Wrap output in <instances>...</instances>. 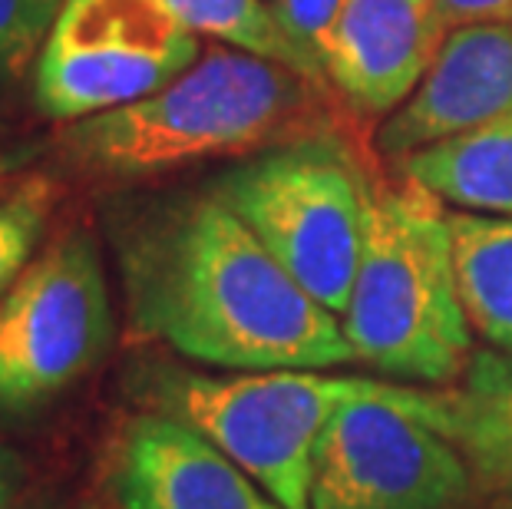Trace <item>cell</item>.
Returning <instances> with one entry per match:
<instances>
[{
	"instance_id": "cell-1",
	"label": "cell",
	"mask_w": 512,
	"mask_h": 509,
	"mask_svg": "<svg viewBox=\"0 0 512 509\" xmlns=\"http://www.w3.org/2000/svg\"><path fill=\"white\" fill-rule=\"evenodd\" d=\"M136 338L225 371L354 361L344 324L294 281L219 192L116 209L110 225Z\"/></svg>"
},
{
	"instance_id": "cell-2",
	"label": "cell",
	"mask_w": 512,
	"mask_h": 509,
	"mask_svg": "<svg viewBox=\"0 0 512 509\" xmlns=\"http://www.w3.org/2000/svg\"><path fill=\"white\" fill-rule=\"evenodd\" d=\"M334 139L331 93L278 60L212 43L162 90L76 119L63 153L96 179L133 182L219 156Z\"/></svg>"
},
{
	"instance_id": "cell-3",
	"label": "cell",
	"mask_w": 512,
	"mask_h": 509,
	"mask_svg": "<svg viewBox=\"0 0 512 509\" xmlns=\"http://www.w3.org/2000/svg\"><path fill=\"white\" fill-rule=\"evenodd\" d=\"M354 361L410 384H450L473 357L450 212L417 182L370 192L357 281L341 314Z\"/></svg>"
},
{
	"instance_id": "cell-4",
	"label": "cell",
	"mask_w": 512,
	"mask_h": 509,
	"mask_svg": "<svg viewBox=\"0 0 512 509\" xmlns=\"http://www.w3.org/2000/svg\"><path fill=\"white\" fill-rule=\"evenodd\" d=\"M281 268L337 318L361 268L370 192L337 139L265 149L212 186Z\"/></svg>"
},
{
	"instance_id": "cell-5",
	"label": "cell",
	"mask_w": 512,
	"mask_h": 509,
	"mask_svg": "<svg viewBox=\"0 0 512 509\" xmlns=\"http://www.w3.org/2000/svg\"><path fill=\"white\" fill-rule=\"evenodd\" d=\"M384 381L314 371H238L225 377L159 371L152 407L209 437L271 500L311 509L314 453L334 410Z\"/></svg>"
},
{
	"instance_id": "cell-6",
	"label": "cell",
	"mask_w": 512,
	"mask_h": 509,
	"mask_svg": "<svg viewBox=\"0 0 512 509\" xmlns=\"http://www.w3.org/2000/svg\"><path fill=\"white\" fill-rule=\"evenodd\" d=\"M440 424V391L380 384L344 400L314 453L311 509H466L476 480Z\"/></svg>"
},
{
	"instance_id": "cell-7",
	"label": "cell",
	"mask_w": 512,
	"mask_h": 509,
	"mask_svg": "<svg viewBox=\"0 0 512 509\" xmlns=\"http://www.w3.org/2000/svg\"><path fill=\"white\" fill-rule=\"evenodd\" d=\"M113 308L100 245L67 229L0 298V410L24 414L103 361Z\"/></svg>"
},
{
	"instance_id": "cell-8",
	"label": "cell",
	"mask_w": 512,
	"mask_h": 509,
	"mask_svg": "<svg viewBox=\"0 0 512 509\" xmlns=\"http://www.w3.org/2000/svg\"><path fill=\"white\" fill-rule=\"evenodd\" d=\"M202 57L169 0H63L34 67V96L53 123H76L162 90Z\"/></svg>"
},
{
	"instance_id": "cell-9",
	"label": "cell",
	"mask_w": 512,
	"mask_h": 509,
	"mask_svg": "<svg viewBox=\"0 0 512 509\" xmlns=\"http://www.w3.org/2000/svg\"><path fill=\"white\" fill-rule=\"evenodd\" d=\"M512 113V20L456 27L423 80L377 129V153L400 162Z\"/></svg>"
},
{
	"instance_id": "cell-10",
	"label": "cell",
	"mask_w": 512,
	"mask_h": 509,
	"mask_svg": "<svg viewBox=\"0 0 512 509\" xmlns=\"http://www.w3.org/2000/svg\"><path fill=\"white\" fill-rule=\"evenodd\" d=\"M106 490L116 509H285L209 437L159 410L119 427Z\"/></svg>"
},
{
	"instance_id": "cell-11",
	"label": "cell",
	"mask_w": 512,
	"mask_h": 509,
	"mask_svg": "<svg viewBox=\"0 0 512 509\" xmlns=\"http://www.w3.org/2000/svg\"><path fill=\"white\" fill-rule=\"evenodd\" d=\"M443 37L437 0H341L324 73L357 116H390L423 80Z\"/></svg>"
},
{
	"instance_id": "cell-12",
	"label": "cell",
	"mask_w": 512,
	"mask_h": 509,
	"mask_svg": "<svg viewBox=\"0 0 512 509\" xmlns=\"http://www.w3.org/2000/svg\"><path fill=\"white\" fill-rule=\"evenodd\" d=\"M440 394V430L463 453L473 480L512 503V354L473 351L460 384Z\"/></svg>"
},
{
	"instance_id": "cell-13",
	"label": "cell",
	"mask_w": 512,
	"mask_h": 509,
	"mask_svg": "<svg viewBox=\"0 0 512 509\" xmlns=\"http://www.w3.org/2000/svg\"><path fill=\"white\" fill-rule=\"evenodd\" d=\"M400 176L456 212L512 219V113L403 159Z\"/></svg>"
},
{
	"instance_id": "cell-14",
	"label": "cell",
	"mask_w": 512,
	"mask_h": 509,
	"mask_svg": "<svg viewBox=\"0 0 512 509\" xmlns=\"http://www.w3.org/2000/svg\"><path fill=\"white\" fill-rule=\"evenodd\" d=\"M460 298L473 334L512 354V219L483 212H450Z\"/></svg>"
},
{
	"instance_id": "cell-15",
	"label": "cell",
	"mask_w": 512,
	"mask_h": 509,
	"mask_svg": "<svg viewBox=\"0 0 512 509\" xmlns=\"http://www.w3.org/2000/svg\"><path fill=\"white\" fill-rule=\"evenodd\" d=\"M53 205L57 186L43 172H14L0 179V298L37 258Z\"/></svg>"
},
{
	"instance_id": "cell-16",
	"label": "cell",
	"mask_w": 512,
	"mask_h": 509,
	"mask_svg": "<svg viewBox=\"0 0 512 509\" xmlns=\"http://www.w3.org/2000/svg\"><path fill=\"white\" fill-rule=\"evenodd\" d=\"M169 4L182 24L199 37H212L215 43L278 60L301 73L298 57L281 37L265 0H169Z\"/></svg>"
},
{
	"instance_id": "cell-17",
	"label": "cell",
	"mask_w": 512,
	"mask_h": 509,
	"mask_svg": "<svg viewBox=\"0 0 512 509\" xmlns=\"http://www.w3.org/2000/svg\"><path fill=\"white\" fill-rule=\"evenodd\" d=\"M265 4L271 17H275L281 37H285L291 53L298 57L304 77L328 83L324 57H328V40L337 10H341V0H265Z\"/></svg>"
},
{
	"instance_id": "cell-18",
	"label": "cell",
	"mask_w": 512,
	"mask_h": 509,
	"mask_svg": "<svg viewBox=\"0 0 512 509\" xmlns=\"http://www.w3.org/2000/svg\"><path fill=\"white\" fill-rule=\"evenodd\" d=\"M63 0H0V73L24 77L60 17Z\"/></svg>"
},
{
	"instance_id": "cell-19",
	"label": "cell",
	"mask_w": 512,
	"mask_h": 509,
	"mask_svg": "<svg viewBox=\"0 0 512 509\" xmlns=\"http://www.w3.org/2000/svg\"><path fill=\"white\" fill-rule=\"evenodd\" d=\"M437 10L446 34L483 20H512V0H437Z\"/></svg>"
},
{
	"instance_id": "cell-20",
	"label": "cell",
	"mask_w": 512,
	"mask_h": 509,
	"mask_svg": "<svg viewBox=\"0 0 512 509\" xmlns=\"http://www.w3.org/2000/svg\"><path fill=\"white\" fill-rule=\"evenodd\" d=\"M24 490V463L7 443H0V509H14Z\"/></svg>"
},
{
	"instance_id": "cell-21",
	"label": "cell",
	"mask_w": 512,
	"mask_h": 509,
	"mask_svg": "<svg viewBox=\"0 0 512 509\" xmlns=\"http://www.w3.org/2000/svg\"><path fill=\"white\" fill-rule=\"evenodd\" d=\"M37 156V146H0V179L24 172L30 166V159Z\"/></svg>"
},
{
	"instance_id": "cell-22",
	"label": "cell",
	"mask_w": 512,
	"mask_h": 509,
	"mask_svg": "<svg viewBox=\"0 0 512 509\" xmlns=\"http://www.w3.org/2000/svg\"><path fill=\"white\" fill-rule=\"evenodd\" d=\"M113 509H116V506H113Z\"/></svg>"
}]
</instances>
